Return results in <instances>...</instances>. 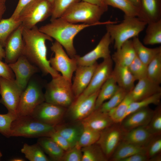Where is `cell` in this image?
<instances>
[{
    "label": "cell",
    "mask_w": 161,
    "mask_h": 161,
    "mask_svg": "<svg viewBox=\"0 0 161 161\" xmlns=\"http://www.w3.org/2000/svg\"><path fill=\"white\" fill-rule=\"evenodd\" d=\"M148 159L145 153H138L123 159L121 161H146Z\"/></svg>",
    "instance_id": "obj_50"
},
{
    "label": "cell",
    "mask_w": 161,
    "mask_h": 161,
    "mask_svg": "<svg viewBox=\"0 0 161 161\" xmlns=\"http://www.w3.org/2000/svg\"><path fill=\"white\" fill-rule=\"evenodd\" d=\"M49 137L65 151L72 148L67 140L55 131L52 133Z\"/></svg>",
    "instance_id": "obj_47"
},
{
    "label": "cell",
    "mask_w": 161,
    "mask_h": 161,
    "mask_svg": "<svg viewBox=\"0 0 161 161\" xmlns=\"http://www.w3.org/2000/svg\"><path fill=\"white\" fill-rule=\"evenodd\" d=\"M44 101L42 85L33 76L20 96L17 109L18 117L30 115L38 105Z\"/></svg>",
    "instance_id": "obj_8"
},
{
    "label": "cell",
    "mask_w": 161,
    "mask_h": 161,
    "mask_svg": "<svg viewBox=\"0 0 161 161\" xmlns=\"http://www.w3.org/2000/svg\"><path fill=\"white\" fill-rule=\"evenodd\" d=\"M82 1L97 5L108 10V6L105 4L104 0H82Z\"/></svg>",
    "instance_id": "obj_51"
},
{
    "label": "cell",
    "mask_w": 161,
    "mask_h": 161,
    "mask_svg": "<svg viewBox=\"0 0 161 161\" xmlns=\"http://www.w3.org/2000/svg\"><path fill=\"white\" fill-rule=\"evenodd\" d=\"M2 156V154L1 152V151H0V160L1 159V157Z\"/></svg>",
    "instance_id": "obj_57"
},
{
    "label": "cell",
    "mask_w": 161,
    "mask_h": 161,
    "mask_svg": "<svg viewBox=\"0 0 161 161\" xmlns=\"http://www.w3.org/2000/svg\"><path fill=\"white\" fill-rule=\"evenodd\" d=\"M100 134V132L84 127L80 138L75 145L81 148L95 143L99 138Z\"/></svg>",
    "instance_id": "obj_40"
},
{
    "label": "cell",
    "mask_w": 161,
    "mask_h": 161,
    "mask_svg": "<svg viewBox=\"0 0 161 161\" xmlns=\"http://www.w3.org/2000/svg\"><path fill=\"white\" fill-rule=\"evenodd\" d=\"M111 75L119 87L128 92L131 90L134 86L136 80L128 67L115 64Z\"/></svg>",
    "instance_id": "obj_26"
},
{
    "label": "cell",
    "mask_w": 161,
    "mask_h": 161,
    "mask_svg": "<svg viewBox=\"0 0 161 161\" xmlns=\"http://www.w3.org/2000/svg\"><path fill=\"white\" fill-rule=\"evenodd\" d=\"M154 136L148 131L145 126H143L125 132L122 141L145 147Z\"/></svg>",
    "instance_id": "obj_25"
},
{
    "label": "cell",
    "mask_w": 161,
    "mask_h": 161,
    "mask_svg": "<svg viewBox=\"0 0 161 161\" xmlns=\"http://www.w3.org/2000/svg\"><path fill=\"white\" fill-rule=\"evenodd\" d=\"M113 63L111 57L103 59L102 62L98 64L89 85L81 95L87 96L100 90L111 75L113 69Z\"/></svg>",
    "instance_id": "obj_16"
},
{
    "label": "cell",
    "mask_w": 161,
    "mask_h": 161,
    "mask_svg": "<svg viewBox=\"0 0 161 161\" xmlns=\"http://www.w3.org/2000/svg\"><path fill=\"white\" fill-rule=\"evenodd\" d=\"M143 42L146 45L161 43V19L147 24Z\"/></svg>",
    "instance_id": "obj_32"
},
{
    "label": "cell",
    "mask_w": 161,
    "mask_h": 161,
    "mask_svg": "<svg viewBox=\"0 0 161 161\" xmlns=\"http://www.w3.org/2000/svg\"><path fill=\"white\" fill-rule=\"evenodd\" d=\"M22 24L15 30L7 38L4 50L5 63L7 64L15 62L22 55L24 43Z\"/></svg>",
    "instance_id": "obj_17"
},
{
    "label": "cell",
    "mask_w": 161,
    "mask_h": 161,
    "mask_svg": "<svg viewBox=\"0 0 161 161\" xmlns=\"http://www.w3.org/2000/svg\"><path fill=\"white\" fill-rule=\"evenodd\" d=\"M98 64L88 66H78L72 84L75 98L80 95L89 85Z\"/></svg>",
    "instance_id": "obj_19"
},
{
    "label": "cell",
    "mask_w": 161,
    "mask_h": 161,
    "mask_svg": "<svg viewBox=\"0 0 161 161\" xmlns=\"http://www.w3.org/2000/svg\"><path fill=\"white\" fill-rule=\"evenodd\" d=\"M145 126L148 131L154 135H161V109L160 106H159L154 110L150 122Z\"/></svg>",
    "instance_id": "obj_45"
},
{
    "label": "cell",
    "mask_w": 161,
    "mask_h": 161,
    "mask_svg": "<svg viewBox=\"0 0 161 161\" xmlns=\"http://www.w3.org/2000/svg\"><path fill=\"white\" fill-rule=\"evenodd\" d=\"M44 95L45 102L67 108L75 99L72 82L61 75L47 83Z\"/></svg>",
    "instance_id": "obj_6"
},
{
    "label": "cell",
    "mask_w": 161,
    "mask_h": 161,
    "mask_svg": "<svg viewBox=\"0 0 161 161\" xmlns=\"http://www.w3.org/2000/svg\"><path fill=\"white\" fill-rule=\"evenodd\" d=\"M82 161H106L108 160L96 143L81 148Z\"/></svg>",
    "instance_id": "obj_35"
},
{
    "label": "cell",
    "mask_w": 161,
    "mask_h": 161,
    "mask_svg": "<svg viewBox=\"0 0 161 161\" xmlns=\"http://www.w3.org/2000/svg\"><path fill=\"white\" fill-rule=\"evenodd\" d=\"M81 148L76 145L65 151L61 161H82Z\"/></svg>",
    "instance_id": "obj_46"
},
{
    "label": "cell",
    "mask_w": 161,
    "mask_h": 161,
    "mask_svg": "<svg viewBox=\"0 0 161 161\" xmlns=\"http://www.w3.org/2000/svg\"><path fill=\"white\" fill-rule=\"evenodd\" d=\"M34 0H19L16 7L11 16L15 19H18L19 15L22 10L28 4Z\"/></svg>",
    "instance_id": "obj_49"
},
{
    "label": "cell",
    "mask_w": 161,
    "mask_h": 161,
    "mask_svg": "<svg viewBox=\"0 0 161 161\" xmlns=\"http://www.w3.org/2000/svg\"><path fill=\"white\" fill-rule=\"evenodd\" d=\"M119 88L115 80L111 75L100 90L96 100L95 109H98L106 100L112 97Z\"/></svg>",
    "instance_id": "obj_30"
},
{
    "label": "cell",
    "mask_w": 161,
    "mask_h": 161,
    "mask_svg": "<svg viewBox=\"0 0 161 161\" xmlns=\"http://www.w3.org/2000/svg\"><path fill=\"white\" fill-rule=\"evenodd\" d=\"M6 0H0V2L5 3Z\"/></svg>",
    "instance_id": "obj_56"
},
{
    "label": "cell",
    "mask_w": 161,
    "mask_h": 161,
    "mask_svg": "<svg viewBox=\"0 0 161 161\" xmlns=\"http://www.w3.org/2000/svg\"><path fill=\"white\" fill-rule=\"evenodd\" d=\"M107 10L97 5L81 1L72 5L63 14L61 18L69 22H81L94 26L116 23L109 21H99L102 16Z\"/></svg>",
    "instance_id": "obj_3"
},
{
    "label": "cell",
    "mask_w": 161,
    "mask_h": 161,
    "mask_svg": "<svg viewBox=\"0 0 161 161\" xmlns=\"http://www.w3.org/2000/svg\"><path fill=\"white\" fill-rule=\"evenodd\" d=\"M137 17L147 24L161 19V0H140Z\"/></svg>",
    "instance_id": "obj_20"
},
{
    "label": "cell",
    "mask_w": 161,
    "mask_h": 161,
    "mask_svg": "<svg viewBox=\"0 0 161 161\" xmlns=\"http://www.w3.org/2000/svg\"><path fill=\"white\" fill-rule=\"evenodd\" d=\"M18 117L8 112L6 114H0V133L7 138L11 137V125Z\"/></svg>",
    "instance_id": "obj_43"
},
{
    "label": "cell",
    "mask_w": 161,
    "mask_h": 161,
    "mask_svg": "<svg viewBox=\"0 0 161 161\" xmlns=\"http://www.w3.org/2000/svg\"><path fill=\"white\" fill-rule=\"evenodd\" d=\"M99 91L87 96L80 95L75 99L67 108L66 113L71 121H80L95 110L96 100Z\"/></svg>",
    "instance_id": "obj_10"
},
{
    "label": "cell",
    "mask_w": 161,
    "mask_h": 161,
    "mask_svg": "<svg viewBox=\"0 0 161 161\" xmlns=\"http://www.w3.org/2000/svg\"><path fill=\"white\" fill-rule=\"evenodd\" d=\"M22 35L24 43L22 55L43 74H50L52 78L60 75L58 72L51 67L47 58L46 41H52V38L40 31L36 26L31 29L23 27Z\"/></svg>",
    "instance_id": "obj_1"
},
{
    "label": "cell",
    "mask_w": 161,
    "mask_h": 161,
    "mask_svg": "<svg viewBox=\"0 0 161 161\" xmlns=\"http://www.w3.org/2000/svg\"><path fill=\"white\" fill-rule=\"evenodd\" d=\"M67 109L44 101L38 105L30 115L42 123L55 126L61 123Z\"/></svg>",
    "instance_id": "obj_11"
},
{
    "label": "cell",
    "mask_w": 161,
    "mask_h": 161,
    "mask_svg": "<svg viewBox=\"0 0 161 161\" xmlns=\"http://www.w3.org/2000/svg\"><path fill=\"white\" fill-rule=\"evenodd\" d=\"M112 42L107 32L92 50L82 56L76 55L74 57L78 66H90L99 58L103 59L111 57L109 46Z\"/></svg>",
    "instance_id": "obj_15"
},
{
    "label": "cell",
    "mask_w": 161,
    "mask_h": 161,
    "mask_svg": "<svg viewBox=\"0 0 161 161\" xmlns=\"http://www.w3.org/2000/svg\"><path fill=\"white\" fill-rule=\"evenodd\" d=\"M109 24L106 25L107 32L109 34L114 47L117 49L131 38L138 36L145 28L147 24L137 17L124 15L122 21L118 24Z\"/></svg>",
    "instance_id": "obj_4"
},
{
    "label": "cell",
    "mask_w": 161,
    "mask_h": 161,
    "mask_svg": "<svg viewBox=\"0 0 161 161\" xmlns=\"http://www.w3.org/2000/svg\"><path fill=\"white\" fill-rule=\"evenodd\" d=\"M8 64L14 74L16 83L22 92L31 78L40 71L23 55L15 62Z\"/></svg>",
    "instance_id": "obj_14"
},
{
    "label": "cell",
    "mask_w": 161,
    "mask_h": 161,
    "mask_svg": "<svg viewBox=\"0 0 161 161\" xmlns=\"http://www.w3.org/2000/svg\"><path fill=\"white\" fill-rule=\"evenodd\" d=\"M128 67L136 80L147 77V65L142 62L136 56Z\"/></svg>",
    "instance_id": "obj_42"
},
{
    "label": "cell",
    "mask_w": 161,
    "mask_h": 161,
    "mask_svg": "<svg viewBox=\"0 0 161 161\" xmlns=\"http://www.w3.org/2000/svg\"><path fill=\"white\" fill-rule=\"evenodd\" d=\"M116 50L111 57L116 65L128 67L136 56L131 39L126 41Z\"/></svg>",
    "instance_id": "obj_24"
},
{
    "label": "cell",
    "mask_w": 161,
    "mask_h": 161,
    "mask_svg": "<svg viewBox=\"0 0 161 161\" xmlns=\"http://www.w3.org/2000/svg\"><path fill=\"white\" fill-rule=\"evenodd\" d=\"M134 5L138 7L140 0H129Z\"/></svg>",
    "instance_id": "obj_54"
},
{
    "label": "cell",
    "mask_w": 161,
    "mask_h": 161,
    "mask_svg": "<svg viewBox=\"0 0 161 161\" xmlns=\"http://www.w3.org/2000/svg\"><path fill=\"white\" fill-rule=\"evenodd\" d=\"M133 47L137 57L143 63L148 65L153 59L161 52V47L148 48L144 46L138 36L132 40Z\"/></svg>",
    "instance_id": "obj_28"
},
{
    "label": "cell",
    "mask_w": 161,
    "mask_h": 161,
    "mask_svg": "<svg viewBox=\"0 0 161 161\" xmlns=\"http://www.w3.org/2000/svg\"><path fill=\"white\" fill-rule=\"evenodd\" d=\"M49 1H50L52 3H53V0H49Z\"/></svg>",
    "instance_id": "obj_58"
},
{
    "label": "cell",
    "mask_w": 161,
    "mask_h": 161,
    "mask_svg": "<svg viewBox=\"0 0 161 161\" xmlns=\"http://www.w3.org/2000/svg\"><path fill=\"white\" fill-rule=\"evenodd\" d=\"M125 132L120 123H114L100 132L99 138L96 143L100 146L108 160L122 141Z\"/></svg>",
    "instance_id": "obj_13"
},
{
    "label": "cell",
    "mask_w": 161,
    "mask_h": 161,
    "mask_svg": "<svg viewBox=\"0 0 161 161\" xmlns=\"http://www.w3.org/2000/svg\"><path fill=\"white\" fill-rule=\"evenodd\" d=\"M6 9L5 3L0 2V21L2 19V16Z\"/></svg>",
    "instance_id": "obj_52"
},
{
    "label": "cell",
    "mask_w": 161,
    "mask_h": 161,
    "mask_svg": "<svg viewBox=\"0 0 161 161\" xmlns=\"http://www.w3.org/2000/svg\"><path fill=\"white\" fill-rule=\"evenodd\" d=\"M5 52L4 49L0 45V60H2L3 58H4Z\"/></svg>",
    "instance_id": "obj_53"
},
{
    "label": "cell",
    "mask_w": 161,
    "mask_h": 161,
    "mask_svg": "<svg viewBox=\"0 0 161 161\" xmlns=\"http://www.w3.org/2000/svg\"><path fill=\"white\" fill-rule=\"evenodd\" d=\"M37 143L48 155L50 160L61 161L65 151L51 138L47 137L38 138Z\"/></svg>",
    "instance_id": "obj_27"
},
{
    "label": "cell",
    "mask_w": 161,
    "mask_h": 161,
    "mask_svg": "<svg viewBox=\"0 0 161 161\" xmlns=\"http://www.w3.org/2000/svg\"><path fill=\"white\" fill-rule=\"evenodd\" d=\"M80 121L84 127L100 132L114 123L108 113L98 109H95Z\"/></svg>",
    "instance_id": "obj_21"
},
{
    "label": "cell",
    "mask_w": 161,
    "mask_h": 161,
    "mask_svg": "<svg viewBox=\"0 0 161 161\" xmlns=\"http://www.w3.org/2000/svg\"><path fill=\"white\" fill-rule=\"evenodd\" d=\"M11 161H24V160L20 157H15L10 160Z\"/></svg>",
    "instance_id": "obj_55"
},
{
    "label": "cell",
    "mask_w": 161,
    "mask_h": 161,
    "mask_svg": "<svg viewBox=\"0 0 161 161\" xmlns=\"http://www.w3.org/2000/svg\"><path fill=\"white\" fill-rule=\"evenodd\" d=\"M153 110L148 106L136 111L126 116L120 123L125 132L134 128L147 125L154 114Z\"/></svg>",
    "instance_id": "obj_18"
},
{
    "label": "cell",
    "mask_w": 161,
    "mask_h": 161,
    "mask_svg": "<svg viewBox=\"0 0 161 161\" xmlns=\"http://www.w3.org/2000/svg\"><path fill=\"white\" fill-rule=\"evenodd\" d=\"M22 92L15 79H7L0 76V103L5 106L8 112L18 117L17 109Z\"/></svg>",
    "instance_id": "obj_12"
},
{
    "label": "cell",
    "mask_w": 161,
    "mask_h": 161,
    "mask_svg": "<svg viewBox=\"0 0 161 161\" xmlns=\"http://www.w3.org/2000/svg\"><path fill=\"white\" fill-rule=\"evenodd\" d=\"M161 151V135L154 136L145 147V154L148 160L160 155Z\"/></svg>",
    "instance_id": "obj_44"
},
{
    "label": "cell",
    "mask_w": 161,
    "mask_h": 161,
    "mask_svg": "<svg viewBox=\"0 0 161 161\" xmlns=\"http://www.w3.org/2000/svg\"><path fill=\"white\" fill-rule=\"evenodd\" d=\"M11 137L26 138L49 137L54 126L42 123L30 115L18 116L12 123Z\"/></svg>",
    "instance_id": "obj_5"
},
{
    "label": "cell",
    "mask_w": 161,
    "mask_h": 161,
    "mask_svg": "<svg viewBox=\"0 0 161 161\" xmlns=\"http://www.w3.org/2000/svg\"><path fill=\"white\" fill-rule=\"evenodd\" d=\"M52 11L49 0H34L22 10L18 18L24 28L31 29L51 16Z\"/></svg>",
    "instance_id": "obj_7"
},
{
    "label": "cell",
    "mask_w": 161,
    "mask_h": 161,
    "mask_svg": "<svg viewBox=\"0 0 161 161\" xmlns=\"http://www.w3.org/2000/svg\"><path fill=\"white\" fill-rule=\"evenodd\" d=\"M82 0H53L50 20L60 17L72 5Z\"/></svg>",
    "instance_id": "obj_41"
},
{
    "label": "cell",
    "mask_w": 161,
    "mask_h": 161,
    "mask_svg": "<svg viewBox=\"0 0 161 161\" xmlns=\"http://www.w3.org/2000/svg\"><path fill=\"white\" fill-rule=\"evenodd\" d=\"M0 76L9 79H15V75L8 64L0 60Z\"/></svg>",
    "instance_id": "obj_48"
},
{
    "label": "cell",
    "mask_w": 161,
    "mask_h": 161,
    "mask_svg": "<svg viewBox=\"0 0 161 161\" xmlns=\"http://www.w3.org/2000/svg\"><path fill=\"white\" fill-rule=\"evenodd\" d=\"M133 101L129 92L123 101L116 107L108 113L114 123H120L126 117L128 107Z\"/></svg>",
    "instance_id": "obj_34"
},
{
    "label": "cell",
    "mask_w": 161,
    "mask_h": 161,
    "mask_svg": "<svg viewBox=\"0 0 161 161\" xmlns=\"http://www.w3.org/2000/svg\"><path fill=\"white\" fill-rule=\"evenodd\" d=\"M21 22L18 19L10 16L0 21V45L4 47L6 41L12 33L20 25Z\"/></svg>",
    "instance_id": "obj_31"
},
{
    "label": "cell",
    "mask_w": 161,
    "mask_h": 161,
    "mask_svg": "<svg viewBox=\"0 0 161 161\" xmlns=\"http://www.w3.org/2000/svg\"><path fill=\"white\" fill-rule=\"evenodd\" d=\"M145 153V147L122 141L109 159L113 161H121L135 154Z\"/></svg>",
    "instance_id": "obj_29"
},
{
    "label": "cell",
    "mask_w": 161,
    "mask_h": 161,
    "mask_svg": "<svg viewBox=\"0 0 161 161\" xmlns=\"http://www.w3.org/2000/svg\"><path fill=\"white\" fill-rule=\"evenodd\" d=\"M161 98V92L154 94L142 100L133 101L129 105L126 117L129 114L139 109L148 106L151 104H159Z\"/></svg>",
    "instance_id": "obj_38"
},
{
    "label": "cell",
    "mask_w": 161,
    "mask_h": 161,
    "mask_svg": "<svg viewBox=\"0 0 161 161\" xmlns=\"http://www.w3.org/2000/svg\"><path fill=\"white\" fill-rule=\"evenodd\" d=\"M147 77L154 83H161V52L157 55L147 65Z\"/></svg>",
    "instance_id": "obj_37"
},
{
    "label": "cell",
    "mask_w": 161,
    "mask_h": 161,
    "mask_svg": "<svg viewBox=\"0 0 161 161\" xmlns=\"http://www.w3.org/2000/svg\"><path fill=\"white\" fill-rule=\"evenodd\" d=\"M55 131L66 139L72 147L78 143L83 129L80 121L60 123L54 126Z\"/></svg>",
    "instance_id": "obj_23"
},
{
    "label": "cell",
    "mask_w": 161,
    "mask_h": 161,
    "mask_svg": "<svg viewBox=\"0 0 161 161\" xmlns=\"http://www.w3.org/2000/svg\"><path fill=\"white\" fill-rule=\"evenodd\" d=\"M55 54L49 61L51 67L57 72H60L63 77L72 82L73 73L78 65L74 58H71L65 51L62 46L55 41L50 47Z\"/></svg>",
    "instance_id": "obj_9"
},
{
    "label": "cell",
    "mask_w": 161,
    "mask_h": 161,
    "mask_svg": "<svg viewBox=\"0 0 161 161\" xmlns=\"http://www.w3.org/2000/svg\"><path fill=\"white\" fill-rule=\"evenodd\" d=\"M129 92L133 101H137L161 92V87L146 77L139 80Z\"/></svg>",
    "instance_id": "obj_22"
},
{
    "label": "cell",
    "mask_w": 161,
    "mask_h": 161,
    "mask_svg": "<svg viewBox=\"0 0 161 161\" xmlns=\"http://www.w3.org/2000/svg\"><path fill=\"white\" fill-rule=\"evenodd\" d=\"M92 24L82 23H72L61 18L50 20L49 23L39 28L41 32L47 35L60 44L65 49L71 58L76 55L73 40L75 36L80 31Z\"/></svg>",
    "instance_id": "obj_2"
},
{
    "label": "cell",
    "mask_w": 161,
    "mask_h": 161,
    "mask_svg": "<svg viewBox=\"0 0 161 161\" xmlns=\"http://www.w3.org/2000/svg\"><path fill=\"white\" fill-rule=\"evenodd\" d=\"M105 4L119 9L129 16L137 17L138 8L129 0H104Z\"/></svg>",
    "instance_id": "obj_36"
},
{
    "label": "cell",
    "mask_w": 161,
    "mask_h": 161,
    "mask_svg": "<svg viewBox=\"0 0 161 161\" xmlns=\"http://www.w3.org/2000/svg\"><path fill=\"white\" fill-rule=\"evenodd\" d=\"M21 151L25 158L30 161L51 160L38 143L32 145L25 143Z\"/></svg>",
    "instance_id": "obj_33"
},
{
    "label": "cell",
    "mask_w": 161,
    "mask_h": 161,
    "mask_svg": "<svg viewBox=\"0 0 161 161\" xmlns=\"http://www.w3.org/2000/svg\"><path fill=\"white\" fill-rule=\"evenodd\" d=\"M129 92L119 87L114 94L109 100L104 102L97 109L105 113H108L110 111L117 107L124 99Z\"/></svg>",
    "instance_id": "obj_39"
}]
</instances>
